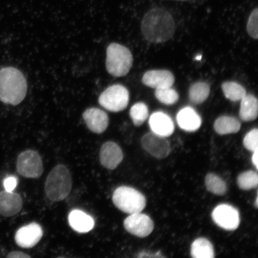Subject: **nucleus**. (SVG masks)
<instances>
[{"mask_svg":"<svg viewBox=\"0 0 258 258\" xmlns=\"http://www.w3.org/2000/svg\"><path fill=\"white\" fill-rule=\"evenodd\" d=\"M176 120L180 128L186 132L198 131L202 125L201 116L191 107H186L181 109L177 113Z\"/></svg>","mask_w":258,"mask_h":258,"instance_id":"nucleus-17","label":"nucleus"},{"mask_svg":"<svg viewBox=\"0 0 258 258\" xmlns=\"http://www.w3.org/2000/svg\"><path fill=\"white\" fill-rule=\"evenodd\" d=\"M112 202L121 211L130 215L141 212L147 205L143 194L127 186H121L115 190Z\"/></svg>","mask_w":258,"mask_h":258,"instance_id":"nucleus-5","label":"nucleus"},{"mask_svg":"<svg viewBox=\"0 0 258 258\" xmlns=\"http://www.w3.org/2000/svg\"><path fill=\"white\" fill-rule=\"evenodd\" d=\"M237 183L238 187L245 191L255 188L258 184L257 173L253 170L241 173L237 177Z\"/></svg>","mask_w":258,"mask_h":258,"instance_id":"nucleus-25","label":"nucleus"},{"mask_svg":"<svg viewBox=\"0 0 258 258\" xmlns=\"http://www.w3.org/2000/svg\"><path fill=\"white\" fill-rule=\"evenodd\" d=\"M221 88L226 98L231 101H240L247 95L246 89L236 82H225Z\"/></svg>","mask_w":258,"mask_h":258,"instance_id":"nucleus-23","label":"nucleus"},{"mask_svg":"<svg viewBox=\"0 0 258 258\" xmlns=\"http://www.w3.org/2000/svg\"><path fill=\"white\" fill-rule=\"evenodd\" d=\"M191 256L194 258H214V246L207 238H199L191 244Z\"/></svg>","mask_w":258,"mask_h":258,"instance_id":"nucleus-21","label":"nucleus"},{"mask_svg":"<svg viewBox=\"0 0 258 258\" xmlns=\"http://www.w3.org/2000/svg\"><path fill=\"white\" fill-rule=\"evenodd\" d=\"M43 235L41 226L33 222L19 229L15 235V241L22 248H32L40 241Z\"/></svg>","mask_w":258,"mask_h":258,"instance_id":"nucleus-11","label":"nucleus"},{"mask_svg":"<svg viewBox=\"0 0 258 258\" xmlns=\"http://www.w3.org/2000/svg\"><path fill=\"white\" fill-rule=\"evenodd\" d=\"M150 126L153 133L163 137H169L175 131V125L168 115L163 112H156L151 115Z\"/></svg>","mask_w":258,"mask_h":258,"instance_id":"nucleus-15","label":"nucleus"},{"mask_svg":"<svg viewBox=\"0 0 258 258\" xmlns=\"http://www.w3.org/2000/svg\"><path fill=\"white\" fill-rule=\"evenodd\" d=\"M196 59H197V60H201L202 59V56H197L196 58Z\"/></svg>","mask_w":258,"mask_h":258,"instance_id":"nucleus-35","label":"nucleus"},{"mask_svg":"<svg viewBox=\"0 0 258 258\" xmlns=\"http://www.w3.org/2000/svg\"><path fill=\"white\" fill-rule=\"evenodd\" d=\"M175 23L172 15L161 8L151 9L144 16L141 31L145 39L152 43L169 41L175 32Z\"/></svg>","mask_w":258,"mask_h":258,"instance_id":"nucleus-1","label":"nucleus"},{"mask_svg":"<svg viewBox=\"0 0 258 258\" xmlns=\"http://www.w3.org/2000/svg\"><path fill=\"white\" fill-rule=\"evenodd\" d=\"M214 127L217 134L221 135L237 133L241 128V122L231 116H221L216 120Z\"/></svg>","mask_w":258,"mask_h":258,"instance_id":"nucleus-20","label":"nucleus"},{"mask_svg":"<svg viewBox=\"0 0 258 258\" xmlns=\"http://www.w3.org/2000/svg\"><path fill=\"white\" fill-rule=\"evenodd\" d=\"M99 157L103 166L109 170H114L123 159V153L117 144L108 141L102 145Z\"/></svg>","mask_w":258,"mask_h":258,"instance_id":"nucleus-12","label":"nucleus"},{"mask_svg":"<svg viewBox=\"0 0 258 258\" xmlns=\"http://www.w3.org/2000/svg\"><path fill=\"white\" fill-rule=\"evenodd\" d=\"M149 115L148 106L143 102L135 104L131 109L130 117L136 126L139 127L144 124Z\"/></svg>","mask_w":258,"mask_h":258,"instance_id":"nucleus-26","label":"nucleus"},{"mask_svg":"<svg viewBox=\"0 0 258 258\" xmlns=\"http://www.w3.org/2000/svg\"><path fill=\"white\" fill-rule=\"evenodd\" d=\"M258 130L252 129L246 135L243 139V145L247 150L254 152L258 148Z\"/></svg>","mask_w":258,"mask_h":258,"instance_id":"nucleus-28","label":"nucleus"},{"mask_svg":"<svg viewBox=\"0 0 258 258\" xmlns=\"http://www.w3.org/2000/svg\"><path fill=\"white\" fill-rule=\"evenodd\" d=\"M212 218L218 227L228 231H233L239 227L240 213L233 206L219 205L212 212Z\"/></svg>","mask_w":258,"mask_h":258,"instance_id":"nucleus-8","label":"nucleus"},{"mask_svg":"<svg viewBox=\"0 0 258 258\" xmlns=\"http://www.w3.org/2000/svg\"><path fill=\"white\" fill-rule=\"evenodd\" d=\"M254 206H255L256 208H257V206H258V204H257V198H256V199L255 204H254Z\"/></svg>","mask_w":258,"mask_h":258,"instance_id":"nucleus-34","label":"nucleus"},{"mask_svg":"<svg viewBox=\"0 0 258 258\" xmlns=\"http://www.w3.org/2000/svg\"><path fill=\"white\" fill-rule=\"evenodd\" d=\"M155 96L162 104L168 105L176 104L179 99L178 93L172 87L156 89Z\"/></svg>","mask_w":258,"mask_h":258,"instance_id":"nucleus-27","label":"nucleus"},{"mask_svg":"<svg viewBox=\"0 0 258 258\" xmlns=\"http://www.w3.org/2000/svg\"><path fill=\"white\" fill-rule=\"evenodd\" d=\"M124 227L129 233L138 237L144 238L152 233L154 225L149 216L140 212L131 214L125 218Z\"/></svg>","mask_w":258,"mask_h":258,"instance_id":"nucleus-10","label":"nucleus"},{"mask_svg":"<svg viewBox=\"0 0 258 258\" xmlns=\"http://www.w3.org/2000/svg\"><path fill=\"white\" fill-rule=\"evenodd\" d=\"M69 222L71 227L80 233H88L95 226L94 219L91 216L79 209L70 213Z\"/></svg>","mask_w":258,"mask_h":258,"instance_id":"nucleus-18","label":"nucleus"},{"mask_svg":"<svg viewBox=\"0 0 258 258\" xmlns=\"http://www.w3.org/2000/svg\"><path fill=\"white\" fill-rule=\"evenodd\" d=\"M98 101L106 110L114 112L122 111L128 104L129 93L123 86L112 85L101 93Z\"/></svg>","mask_w":258,"mask_h":258,"instance_id":"nucleus-6","label":"nucleus"},{"mask_svg":"<svg viewBox=\"0 0 258 258\" xmlns=\"http://www.w3.org/2000/svg\"><path fill=\"white\" fill-rule=\"evenodd\" d=\"M83 118L89 130L93 133L101 134L109 125V117L106 113L97 108H91L83 113Z\"/></svg>","mask_w":258,"mask_h":258,"instance_id":"nucleus-14","label":"nucleus"},{"mask_svg":"<svg viewBox=\"0 0 258 258\" xmlns=\"http://www.w3.org/2000/svg\"><path fill=\"white\" fill-rule=\"evenodd\" d=\"M173 74L166 70L148 71L144 74L143 83L145 86L153 89L170 88L175 83Z\"/></svg>","mask_w":258,"mask_h":258,"instance_id":"nucleus-13","label":"nucleus"},{"mask_svg":"<svg viewBox=\"0 0 258 258\" xmlns=\"http://www.w3.org/2000/svg\"><path fill=\"white\" fill-rule=\"evenodd\" d=\"M17 170L27 178H38L43 172V161L40 154L34 150L24 151L18 156Z\"/></svg>","mask_w":258,"mask_h":258,"instance_id":"nucleus-7","label":"nucleus"},{"mask_svg":"<svg viewBox=\"0 0 258 258\" xmlns=\"http://www.w3.org/2000/svg\"><path fill=\"white\" fill-rule=\"evenodd\" d=\"M258 9L256 8L251 13L247 24V31L251 38H258Z\"/></svg>","mask_w":258,"mask_h":258,"instance_id":"nucleus-29","label":"nucleus"},{"mask_svg":"<svg viewBox=\"0 0 258 258\" xmlns=\"http://www.w3.org/2000/svg\"><path fill=\"white\" fill-rule=\"evenodd\" d=\"M27 92V82L24 74L13 67L0 70V101L7 104H20Z\"/></svg>","mask_w":258,"mask_h":258,"instance_id":"nucleus-2","label":"nucleus"},{"mask_svg":"<svg viewBox=\"0 0 258 258\" xmlns=\"http://www.w3.org/2000/svg\"><path fill=\"white\" fill-rule=\"evenodd\" d=\"M141 143L144 150L157 159H165L170 153L171 147L168 140L153 132L144 135Z\"/></svg>","mask_w":258,"mask_h":258,"instance_id":"nucleus-9","label":"nucleus"},{"mask_svg":"<svg viewBox=\"0 0 258 258\" xmlns=\"http://www.w3.org/2000/svg\"><path fill=\"white\" fill-rule=\"evenodd\" d=\"M150 253V252H145V251H143V252L140 253V254H138V257H163L161 254H160V253Z\"/></svg>","mask_w":258,"mask_h":258,"instance_id":"nucleus-32","label":"nucleus"},{"mask_svg":"<svg viewBox=\"0 0 258 258\" xmlns=\"http://www.w3.org/2000/svg\"><path fill=\"white\" fill-rule=\"evenodd\" d=\"M18 184V179L15 176H9L4 180V187L6 191L12 192Z\"/></svg>","mask_w":258,"mask_h":258,"instance_id":"nucleus-30","label":"nucleus"},{"mask_svg":"<svg viewBox=\"0 0 258 258\" xmlns=\"http://www.w3.org/2000/svg\"><path fill=\"white\" fill-rule=\"evenodd\" d=\"M134 59L131 51L122 45L112 43L106 49V69L110 75L123 77L130 72Z\"/></svg>","mask_w":258,"mask_h":258,"instance_id":"nucleus-4","label":"nucleus"},{"mask_svg":"<svg viewBox=\"0 0 258 258\" xmlns=\"http://www.w3.org/2000/svg\"><path fill=\"white\" fill-rule=\"evenodd\" d=\"M240 117L246 122L256 120L257 117L258 102L255 96L246 95L241 100Z\"/></svg>","mask_w":258,"mask_h":258,"instance_id":"nucleus-19","label":"nucleus"},{"mask_svg":"<svg viewBox=\"0 0 258 258\" xmlns=\"http://www.w3.org/2000/svg\"><path fill=\"white\" fill-rule=\"evenodd\" d=\"M72 185V177L69 169L63 164H58L48 174L45 183V192L50 201H62L69 196Z\"/></svg>","mask_w":258,"mask_h":258,"instance_id":"nucleus-3","label":"nucleus"},{"mask_svg":"<svg viewBox=\"0 0 258 258\" xmlns=\"http://www.w3.org/2000/svg\"><path fill=\"white\" fill-rule=\"evenodd\" d=\"M23 202L20 195L13 191L0 192V215L12 217L20 212Z\"/></svg>","mask_w":258,"mask_h":258,"instance_id":"nucleus-16","label":"nucleus"},{"mask_svg":"<svg viewBox=\"0 0 258 258\" xmlns=\"http://www.w3.org/2000/svg\"><path fill=\"white\" fill-rule=\"evenodd\" d=\"M251 161H252V163L253 165L256 167V169L258 168V151L257 150H255L253 152L252 157H251Z\"/></svg>","mask_w":258,"mask_h":258,"instance_id":"nucleus-33","label":"nucleus"},{"mask_svg":"<svg viewBox=\"0 0 258 258\" xmlns=\"http://www.w3.org/2000/svg\"><path fill=\"white\" fill-rule=\"evenodd\" d=\"M205 185L208 191L215 195L224 196L227 193V183L216 174L210 173L206 175Z\"/></svg>","mask_w":258,"mask_h":258,"instance_id":"nucleus-24","label":"nucleus"},{"mask_svg":"<svg viewBox=\"0 0 258 258\" xmlns=\"http://www.w3.org/2000/svg\"><path fill=\"white\" fill-rule=\"evenodd\" d=\"M8 257L9 258H29L31 257L28 254L21 252V251H12V252L9 253Z\"/></svg>","mask_w":258,"mask_h":258,"instance_id":"nucleus-31","label":"nucleus"},{"mask_svg":"<svg viewBox=\"0 0 258 258\" xmlns=\"http://www.w3.org/2000/svg\"><path fill=\"white\" fill-rule=\"evenodd\" d=\"M211 89L207 83L197 82L190 87L189 99L194 104H201L208 99Z\"/></svg>","mask_w":258,"mask_h":258,"instance_id":"nucleus-22","label":"nucleus"}]
</instances>
